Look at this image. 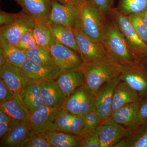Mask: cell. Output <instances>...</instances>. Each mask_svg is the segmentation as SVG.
I'll return each instance as SVG.
<instances>
[{
	"label": "cell",
	"instance_id": "6",
	"mask_svg": "<svg viewBox=\"0 0 147 147\" xmlns=\"http://www.w3.org/2000/svg\"><path fill=\"white\" fill-rule=\"evenodd\" d=\"M96 95L84 85L65 97L61 108L74 115L85 116L95 108Z\"/></svg>",
	"mask_w": 147,
	"mask_h": 147
},
{
	"label": "cell",
	"instance_id": "38",
	"mask_svg": "<svg viewBox=\"0 0 147 147\" xmlns=\"http://www.w3.org/2000/svg\"><path fill=\"white\" fill-rule=\"evenodd\" d=\"M23 147H53L44 137L33 131L29 140Z\"/></svg>",
	"mask_w": 147,
	"mask_h": 147
},
{
	"label": "cell",
	"instance_id": "41",
	"mask_svg": "<svg viewBox=\"0 0 147 147\" xmlns=\"http://www.w3.org/2000/svg\"><path fill=\"white\" fill-rule=\"evenodd\" d=\"M14 95L4 81L0 79V103L11 100Z\"/></svg>",
	"mask_w": 147,
	"mask_h": 147
},
{
	"label": "cell",
	"instance_id": "17",
	"mask_svg": "<svg viewBox=\"0 0 147 147\" xmlns=\"http://www.w3.org/2000/svg\"><path fill=\"white\" fill-rule=\"evenodd\" d=\"M65 97L85 85V77L80 68L60 71L54 79Z\"/></svg>",
	"mask_w": 147,
	"mask_h": 147
},
{
	"label": "cell",
	"instance_id": "35",
	"mask_svg": "<svg viewBox=\"0 0 147 147\" xmlns=\"http://www.w3.org/2000/svg\"><path fill=\"white\" fill-rule=\"evenodd\" d=\"M16 46L25 52L33 47L39 46L37 44L33 34L32 29L27 31L22 35Z\"/></svg>",
	"mask_w": 147,
	"mask_h": 147
},
{
	"label": "cell",
	"instance_id": "20",
	"mask_svg": "<svg viewBox=\"0 0 147 147\" xmlns=\"http://www.w3.org/2000/svg\"><path fill=\"white\" fill-rule=\"evenodd\" d=\"M19 95L29 113L44 105L41 97L39 82L28 81L20 92Z\"/></svg>",
	"mask_w": 147,
	"mask_h": 147
},
{
	"label": "cell",
	"instance_id": "28",
	"mask_svg": "<svg viewBox=\"0 0 147 147\" xmlns=\"http://www.w3.org/2000/svg\"><path fill=\"white\" fill-rule=\"evenodd\" d=\"M25 52L28 59L37 63L47 67L57 66L49 48L37 46Z\"/></svg>",
	"mask_w": 147,
	"mask_h": 147
},
{
	"label": "cell",
	"instance_id": "18",
	"mask_svg": "<svg viewBox=\"0 0 147 147\" xmlns=\"http://www.w3.org/2000/svg\"><path fill=\"white\" fill-rule=\"evenodd\" d=\"M0 79L4 81L14 94H19L29 81L20 67L8 62L0 67Z\"/></svg>",
	"mask_w": 147,
	"mask_h": 147
},
{
	"label": "cell",
	"instance_id": "47",
	"mask_svg": "<svg viewBox=\"0 0 147 147\" xmlns=\"http://www.w3.org/2000/svg\"><path fill=\"white\" fill-rule=\"evenodd\" d=\"M141 61H142L147 66V56L144 59H143V60Z\"/></svg>",
	"mask_w": 147,
	"mask_h": 147
},
{
	"label": "cell",
	"instance_id": "11",
	"mask_svg": "<svg viewBox=\"0 0 147 147\" xmlns=\"http://www.w3.org/2000/svg\"><path fill=\"white\" fill-rule=\"evenodd\" d=\"M121 81L119 76L106 82L100 87L96 93L95 109L99 115L100 124L111 115L114 92Z\"/></svg>",
	"mask_w": 147,
	"mask_h": 147
},
{
	"label": "cell",
	"instance_id": "33",
	"mask_svg": "<svg viewBox=\"0 0 147 147\" xmlns=\"http://www.w3.org/2000/svg\"><path fill=\"white\" fill-rule=\"evenodd\" d=\"M137 34L142 40L147 43V26L138 13L127 16Z\"/></svg>",
	"mask_w": 147,
	"mask_h": 147
},
{
	"label": "cell",
	"instance_id": "5",
	"mask_svg": "<svg viewBox=\"0 0 147 147\" xmlns=\"http://www.w3.org/2000/svg\"><path fill=\"white\" fill-rule=\"evenodd\" d=\"M122 81L138 93L142 99L147 97V66L142 61L119 67Z\"/></svg>",
	"mask_w": 147,
	"mask_h": 147
},
{
	"label": "cell",
	"instance_id": "36",
	"mask_svg": "<svg viewBox=\"0 0 147 147\" xmlns=\"http://www.w3.org/2000/svg\"><path fill=\"white\" fill-rule=\"evenodd\" d=\"M84 117L85 127L83 132L97 130L98 127L100 125V121L98 113L95 108L87 113Z\"/></svg>",
	"mask_w": 147,
	"mask_h": 147
},
{
	"label": "cell",
	"instance_id": "26",
	"mask_svg": "<svg viewBox=\"0 0 147 147\" xmlns=\"http://www.w3.org/2000/svg\"><path fill=\"white\" fill-rule=\"evenodd\" d=\"M32 32L37 45L50 49L55 40L49 22L34 21Z\"/></svg>",
	"mask_w": 147,
	"mask_h": 147
},
{
	"label": "cell",
	"instance_id": "34",
	"mask_svg": "<svg viewBox=\"0 0 147 147\" xmlns=\"http://www.w3.org/2000/svg\"><path fill=\"white\" fill-rule=\"evenodd\" d=\"M100 13L104 20L109 17L114 0H88Z\"/></svg>",
	"mask_w": 147,
	"mask_h": 147
},
{
	"label": "cell",
	"instance_id": "22",
	"mask_svg": "<svg viewBox=\"0 0 147 147\" xmlns=\"http://www.w3.org/2000/svg\"><path fill=\"white\" fill-rule=\"evenodd\" d=\"M141 100L142 98L134 89L126 82L121 81L114 92L111 114L123 105L132 102H139Z\"/></svg>",
	"mask_w": 147,
	"mask_h": 147
},
{
	"label": "cell",
	"instance_id": "31",
	"mask_svg": "<svg viewBox=\"0 0 147 147\" xmlns=\"http://www.w3.org/2000/svg\"><path fill=\"white\" fill-rule=\"evenodd\" d=\"M74 115L67 110L59 108L54 121L55 130L68 133L69 125Z\"/></svg>",
	"mask_w": 147,
	"mask_h": 147
},
{
	"label": "cell",
	"instance_id": "12",
	"mask_svg": "<svg viewBox=\"0 0 147 147\" xmlns=\"http://www.w3.org/2000/svg\"><path fill=\"white\" fill-rule=\"evenodd\" d=\"M52 8L49 23L62 25L72 30L80 24L78 7L62 4L56 1H51Z\"/></svg>",
	"mask_w": 147,
	"mask_h": 147
},
{
	"label": "cell",
	"instance_id": "24",
	"mask_svg": "<svg viewBox=\"0 0 147 147\" xmlns=\"http://www.w3.org/2000/svg\"><path fill=\"white\" fill-rule=\"evenodd\" d=\"M0 108L13 119L21 121L28 119V111L22 102L19 94L14 95L10 100L0 103Z\"/></svg>",
	"mask_w": 147,
	"mask_h": 147
},
{
	"label": "cell",
	"instance_id": "39",
	"mask_svg": "<svg viewBox=\"0 0 147 147\" xmlns=\"http://www.w3.org/2000/svg\"><path fill=\"white\" fill-rule=\"evenodd\" d=\"M147 121V97L142 99L139 103L136 127L139 125Z\"/></svg>",
	"mask_w": 147,
	"mask_h": 147
},
{
	"label": "cell",
	"instance_id": "30",
	"mask_svg": "<svg viewBox=\"0 0 147 147\" xmlns=\"http://www.w3.org/2000/svg\"><path fill=\"white\" fill-rule=\"evenodd\" d=\"M147 7V0H119L117 9L126 16L141 13Z\"/></svg>",
	"mask_w": 147,
	"mask_h": 147
},
{
	"label": "cell",
	"instance_id": "21",
	"mask_svg": "<svg viewBox=\"0 0 147 147\" xmlns=\"http://www.w3.org/2000/svg\"><path fill=\"white\" fill-rule=\"evenodd\" d=\"M140 102H132L122 106L112 113L110 117L132 130L136 126Z\"/></svg>",
	"mask_w": 147,
	"mask_h": 147
},
{
	"label": "cell",
	"instance_id": "7",
	"mask_svg": "<svg viewBox=\"0 0 147 147\" xmlns=\"http://www.w3.org/2000/svg\"><path fill=\"white\" fill-rule=\"evenodd\" d=\"M73 31L79 53L84 62L108 61L103 46L92 40L84 34L81 28L80 23L74 28Z\"/></svg>",
	"mask_w": 147,
	"mask_h": 147
},
{
	"label": "cell",
	"instance_id": "23",
	"mask_svg": "<svg viewBox=\"0 0 147 147\" xmlns=\"http://www.w3.org/2000/svg\"><path fill=\"white\" fill-rule=\"evenodd\" d=\"M40 134L53 147H80L81 139L78 135L57 130Z\"/></svg>",
	"mask_w": 147,
	"mask_h": 147
},
{
	"label": "cell",
	"instance_id": "32",
	"mask_svg": "<svg viewBox=\"0 0 147 147\" xmlns=\"http://www.w3.org/2000/svg\"><path fill=\"white\" fill-rule=\"evenodd\" d=\"M80 147H100L97 130L84 131L80 135Z\"/></svg>",
	"mask_w": 147,
	"mask_h": 147
},
{
	"label": "cell",
	"instance_id": "1",
	"mask_svg": "<svg viewBox=\"0 0 147 147\" xmlns=\"http://www.w3.org/2000/svg\"><path fill=\"white\" fill-rule=\"evenodd\" d=\"M102 45L108 60L118 66L127 65L138 61L123 35L110 17L104 22Z\"/></svg>",
	"mask_w": 147,
	"mask_h": 147
},
{
	"label": "cell",
	"instance_id": "19",
	"mask_svg": "<svg viewBox=\"0 0 147 147\" xmlns=\"http://www.w3.org/2000/svg\"><path fill=\"white\" fill-rule=\"evenodd\" d=\"M41 97L44 105L49 107L60 108L65 96L54 80L39 82Z\"/></svg>",
	"mask_w": 147,
	"mask_h": 147
},
{
	"label": "cell",
	"instance_id": "37",
	"mask_svg": "<svg viewBox=\"0 0 147 147\" xmlns=\"http://www.w3.org/2000/svg\"><path fill=\"white\" fill-rule=\"evenodd\" d=\"M85 127L84 116L74 115L69 129L68 133L74 135H81Z\"/></svg>",
	"mask_w": 147,
	"mask_h": 147
},
{
	"label": "cell",
	"instance_id": "2",
	"mask_svg": "<svg viewBox=\"0 0 147 147\" xmlns=\"http://www.w3.org/2000/svg\"><path fill=\"white\" fill-rule=\"evenodd\" d=\"M85 77V85L94 94L103 84L120 75L119 67L109 61H85L80 67Z\"/></svg>",
	"mask_w": 147,
	"mask_h": 147
},
{
	"label": "cell",
	"instance_id": "10",
	"mask_svg": "<svg viewBox=\"0 0 147 147\" xmlns=\"http://www.w3.org/2000/svg\"><path fill=\"white\" fill-rule=\"evenodd\" d=\"M59 109L43 105L29 113L28 119L32 131L41 134L55 130L54 121Z\"/></svg>",
	"mask_w": 147,
	"mask_h": 147
},
{
	"label": "cell",
	"instance_id": "14",
	"mask_svg": "<svg viewBox=\"0 0 147 147\" xmlns=\"http://www.w3.org/2000/svg\"><path fill=\"white\" fill-rule=\"evenodd\" d=\"M35 22L32 18L21 11L20 16L8 26L1 27L0 38L16 45L25 32L32 30Z\"/></svg>",
	"mask_w": 147,
	"mask_h": 147
},
{
	"label": "cell",
	"instance_id": "9",
	"mask_svg": "<svg viewBox=\"0 0 147 147\" xmlns=\"http://www.w3.org/2000/svg\"><path fill=\"white\" fill-rule=\"evenodd\" d=\"M100 147H113L131 134V130L117 123L111 118L105 120L98 127Z\"/></svg>",
	"mask_w": 147,
	"mask_h": 147
},
{
	"label": "cell",
	"instance_id": "3",
	"mask_svg": "<svg viewBox=\"0 0 147 147\" xmlns=\"http://www.w3.org/2000/svg\"><path fill=\"white\" fill-rule=\"evenodd\" d=\"M109 17L115 22L123 35L137 60H142L147 57V43L137 34L127 16L113 7L110 11Z\"/></svg>",
	"mask_w": 147,
	"mask_h": 147
},
{
	"label": "cell",
	"instance_id": "16",
	"mask_svg": "<svg viewBox=\"0 0 147 147\" xmlns=\"http://www.w3.org/2000/svg\"><path fill=\"white\" fill-rule=\"evenodd\" d=\"M22 11L34 21L49 22L52 5L50 0H14Z\"/></svg>",
	"mask_w": 147,
	"mask_h": 147
},
{
	"label": "cell",
	"instance_id": "29",
	"mask_svg": "<svg viewBox=\"0 0 147 147\" xmlns=\"http://www.w3.org/2000/svg\"><path fill=\"white\" fill-rule=\"evenodd\" d=\"M131 130V134L126 138L127 147H147V121Z\"/></svg>",
	"mask_w": 147,
	"mask_h": 147
},
{
	"label": "cell",
	"instance_id": "46",
	"mask_svg": "<svg viewBox=\"0 0 147 147\" xmlns=\"http://www.w3.org/2000/svg\"><path fill=\"white\" fill-rule=\"evenodd\" d=\"M126 138H124L121 140L119 142L114 145L113 147H127Z\"/></svg>",
	"mask_w": 147,
	"mask_h": 147
},
{
	"label": "cell",
	"instance_id": "42",
	"mask_svg": "<svg viewBox=\"0 0 147 147\" xmlns=\"http://www.w3.org/2000/svg\"><path fill=\"white\" fill-rule=\"evenodd\" d=\"M12 121L11 122H0V138H1V140L5 136L6 134L8 132L9 129L11 125V124L12 123Z\"/></svg>",
	"mask_w": 147,
	"mask_h": 147
},
{
	"label": "cell",
	"instance_id": "27",
	"mask_svg": "<svg viewBox=\"0 0 147 147\" xmlns=\"http://www.w3.org/2000/svg\"><path fill=\"white\" fill-rule=\"evenodd\" d=\"M0 48L2 49L7 62L18 67L27 59L25 51L1 38H0Z\"/></svg>",
	"mask_w": 147,
	"mask_h": 147
},
{
	"label": "cell",
	"instance_id": "8",
	"mask_svg": "<svg viewBox=\"0 0 147 147\" xmlns=\"http://www.w3.org/2000/svg\"><path fill=\"white\" fill-rule=\"evenodd\" d=\"M50 50L55 64L61 71L80 68L84 62L78 52L55 39Z\"/></svg>",
	"mask_w": 147,
	"mask_h": 147
},
{
	"label": "cell",
	"instance_id": "40",
	"mask_svg": "<svg viewBox=\"0 0 147 147\" xmlns=\"http://www.w3.org/2000/svg\"><path fill=\"white\" fill-rule=\"evenodd\" d=\"M21 11L18 13H7L3 11H0V26H6L12 24L20 16Z\"/></svg>",
	"mask_w": 147,
	"mask_h": 147
},
{
	"label": "cell",
	"instance_id": "4",
	"mask_svg": "<svg viewBox=\"0 0 147 147\" xmlns=\"http://www.w3.org/2000/svg\"><path fill=\"white\" fill-rule=\"evenodd\" d=\"M78 7L83 33L92 40L102 45L105 20L88 0H85Z\"/></svg>",
	"mask_w": 147,
	"mask_h": 147
},
{
	"label": "cell",
	"instance_id": "44",
	"mask_svg": "<svg viewBox=\"0 0 147 147\" xmlns=\"http://www.w3.org/2000/svg\"><path fill=\"white\" fill-rule=\"evenodd\" d=\"M7 62V61L4 54L3 50L1 48H0V67L4 65Z\"/></svg>",
	"mask_w": 147,
	"mask_h": 147
},
{
	"label": "cell",
	"instance_id": "25",
	"mask_svg": "<svg viewBox=\"0 0 147 147\" xmlns=\"http://www.w3.org/2000/svg\"><path fill=\"white\" fill-rule=\"evenodd\" d=\"M49 24L53 36L56 40L79 53L76 38L72 29L49 22Z\"/></svg>",
	"mask_w": 147,
	"mask_h": 147
},
{
	"label": "cell",
	"instance_id": "15",
	"mask_svg": "<svg viewBox=\"0 0 147 147\" xmlns=\"http://www.w3.org/2000/svg\"><path fill=\"white\" fill-rule=\"evenodd\" d=\"M20 67L29 81L38 82L54 80L60 71L57 66H45L28 58Z\"/></svg>",
	"mask_w": 147,
	"mask_h": 147
},
{
	"label": "cell",
	"instance_id": "45",
	"mask_svg": "<svg viewBox=\"0 0 147 147\" xmlns=\"http://www.w3.org/2000/svg\"><path fill=\"white\" fill-rule=\"evenodd\" d=\"M143 22L147 26V7L141 13H138Z\"/></svg>",
	"mask_w": 147,
	"mask_h": 147
},
{
	"label": "cell",
	"instance_id": "13",
	"mask_svg": "<svg viewBox=\"0 0 147 147\" xmlns=\"http://www.w3.org/2000/svg\"><path fill=\"white\" fill-rule=\"evenodd\" d=\"M28 119H13L8 132L1 140V147H23L33 132Z\"/></svg>",
	"mask_w": 147,
	"mask_h": 147
},
{
	"label": "cell",
	"instance_id": "43",
	"mask_svg": "<svg viewBox=\"0 0 147 147\" xmlns=\"http://www.w3.org/2000/svg\"><path fill=\"white\" fill-rule=\"evenodd\" d=\"M55 1L62 4L70 5L79 7L84 2L85 0H50Z\"/></svg>",
	"mask_w": 147,
	"mask_h": 147
}]
</instances>
